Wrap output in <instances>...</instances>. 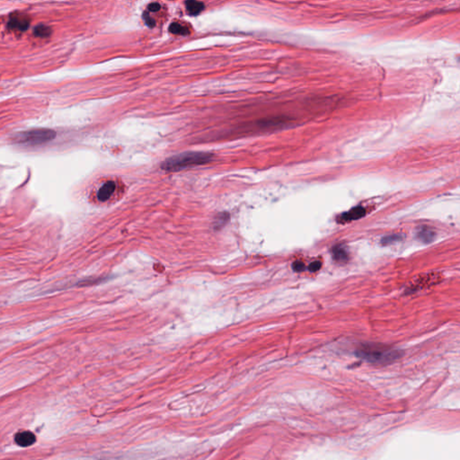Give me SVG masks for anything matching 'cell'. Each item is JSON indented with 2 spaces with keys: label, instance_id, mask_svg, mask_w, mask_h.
<instances>
[{
  "label": "cell",
  "instance_id": "obj_8",
  "mask_svg": "<svg viewBox=\"0 0 460 460\" xmlns=\"http://www.w3.org/2000/svg\"><path fill=\"white\" fill-rule=\"evenodd\" d=\"M115 188H116V185L114 182L112 181L106 182V184L100 188L97 193V198L101 201H106L107 199L111 198L112 193L115 191Z\"/></svg>",
  "mask_w": 460,
  "mask_h": 460
},
{
  "label": "cell",
  "instance_id": "obj_18",
  "mask_svg": "<svg viewBox=\"0 0 460 460\" xmlns=\"http://www.w3.org/2000/svg\"><path fill=\"white\" fill-rule=\"evenodd\" d=\"M321 267V261H316L312 262L310 265L308 266V270L310 272H317Z\"/></svg>",
  "mask_w": 460,
  "mask_h": 460
},
{
  "label": "cell",
  "instance_id": "obj_3",
  "mask_svg": "<svg viewBox=\"0 0 460 460\" xmlns=\"http://www.w3.org/2000/svg\"><path fill=\"white\" fill-rule=\"evenodd\" d=\"M56 131L50 129H34L20 132L15 139L19 143L26 145H41L53 140L56 138Z\"/></svg>",
  "mask_w": 460,
  "mask_h": 460
},
{
  "label": "cell",
  "instance_id": "obj_11",
  "mask_svg": "<svg viewBox=\"0 0 460 460\" xmlns=\"http://www.w3.org/2000/svg\"><path fill=\"white\" fill-rule=\"evenodd\" d=\"M333 257L338 262H346L348 261V253L342 245H336L333 248Z\"/></svg>",
  "mask_w": 460,
  "mask_h": 460
},
{
  "label": "cell",
  "instance_id": "obj_1",
  "mask_svg": "<svg viewBox=\"0 0 460 460\" xmlns=\"http://www.w3.org/2000/svg\"><path fill=\"white\" fill-rule=\"evenodd\" d=\"M213 155L207 152H185L169 157L161 164L165 171H179L186 168L204 165L212 159Z\"/></svg>",
  "mask_w": 460,
  "mask_h": 460
},
{
  "label": "cell",
  "instance_id": "obj_19",
  "mask_svg": "<svg viewBox=\"0 0 460 460\" xmlns=\"http://www.w3.org/2000/svg\"><path fill=\"white\" fill-rule=\"evenodd\" d=\"M148 9L150 12H157L160 10V5L158 3H151L148 6Z\"/></svg>",
  "mask_w": 460,
  "mask_h": 460
},
{
  "label": "cell",
  "instance_id": "obj_5",
  "mask_svg": "<svg viewBox=\"0 0 460 460\" xmlns=\"http://www.w3.org/2000/svg\"><path fill=\"white\" fill-rule=\"evenodd\" d=\"M441 276L438 275V274H430L429 276H424V278H419L417 279L416 281L414 283H413L411 287H412V290L413 291H415L417 289H423V288H427V287L431 286L435 283H438L440 282L441 280Z\"/></svg>",
  "mask_w": 460,
  "mask_h": 460
},
{
  "label": "cell",
  "instance_id": "obj_6",
  "mask_svg": "<svg viewBox=\"0 0 460 460\" xmlns=\"http://www.w3.org/2000/svg\"><path fill=\"white\" fill-rule=\"evenodd\" d=\"M15 442L20 447H29L36 442V437L31 431H20L15 436Z\"/></svg>",
  "mask_w": 460,
  "mask_h": 460
},
{
  "label": "cell",
  "instance_id": "obj_10",
  "mask_svg": "<svg viewBox=\"0 0 460 460\" xmlns=\"http://www.w3.org/2000/svg\"><path fill=\"white\" fill-rule=\"evenodd\" d=\"M435 232L429 228H422L418 231L417 236L423 243H430L435 238Z\"/></svg>",
  "mask_w": 460,
  "mask_h": 460
},
{
  "label": "cell",
  "instance_id": "obj_9",
  "mask_svg": "<svg viewBox=\"0 0 460 460\" xmlns=\"http://www.w3.org/2000/svg\"><path fill=\"white\" fill-rule=\"evenodd\" d=\"M187 11L191 15H197L199 13L202 12L205 8V6L202 2L199 1H187L185 2Z\"/></svg>",
  "mask_w": 460,
  "mask_h": 460
},
{
  "label": "cell",
  "instance_id": "obj_17",
  "mask_svg": "<svg viewBox=\"0 0 460 460\" xmlns=\"http://www.w3.org/2000/svg\"><path fill=\"white\" fill-rule=\"evenodd\" d=\"M398 238H399V236H385V237H384V238L382 239V243L385 244V245H388V244H391V243L397 241Z\"/></svg>",
  "mask_w": 460,
  "mask_h": 460
},
{
  "label": "cell",
  "instance_id": "obj_15",
  "mask_svg": "<svg viewBox=\"0 0 460 460\" xmlns=\"http://www.w3.org/2000/svg\"><path fill=\"white\" fill-rule=\"evenodd\" d=\"M143 19L144 21H145V23H146V25H148V26L150 27V28H152V27H154V26H155V20L152 18V17L150 16V15H149L148 13H144Z\"/></svg>",
  "mask_w": 460,
  "mask_h": 460
},
{
  "label": "cell",
  "instance_id": "obj_16",
  "mask_svg": "<svg viewBox=\"0 0 460 460\" xmlns=\"http://www.w3.org/2000/svg\"><path fill=\"white\" fill-rule=\"evenodd\" d=\"M292 268L295 272H299V273H300V272H303V271L305 270L306 266L305 264H304L302 261H297L293 263Z\"/></svg>",
  "mask_w": 460,
  "mask_h": 460
},
{
  "label": "cell",
  "instance_id": "obj_7",
  "mask_svg": "<svg viewBox=\"0 0 460 460\" xmlns=\"http://www.w3.org/2000/svg\"><path fill=\"white\" fill-rule=\"evenodd\" d=\"M365 214H366V211H365L364 208L356 207V208L352 209L351 211L342 214L339 218V222L344 223V222H350V221H353V220H357L359 218L364 217Z\"/></svg>",
  "mask_w": 460,
  "mask_h": 460
},
{
  "label": "cell",
  "instance_id": "obj_12",
  "mask_svg": "<svg viewBox=\"0 0 460 460\" xmlns=\"http://www.w3.org/2000/svg\"><path fill=\"white\" fill-rule=\"evenodd\" d=\"M33 34L36 37L47 38L51 34V28L47 25H40L33 30Z\"/></svg>",
  "mask_w": 460,
  "mask_h": 460
},
{
  "label": "cell",
  "instance_id": "obj_4",
  "mask_svg": "<svg viewBox=\"0 0 460 460\" xmlns=\"http://www.w3.org/2000/svg\"><path fill=\"white\" fill-rule=\"evenodd\" d=\"M30 25L29 20L20 15H10L8 21V27L10 29H15L18 31H25Z\"/></svg>",
  "mask_w": 460,
  "mask_h": 460
},
{
  "label": "cell",
  "instance_id": "obj_14",
  "mask_svg": "<svg viewBox=\"0 0 460 460\" xmlns=\"http://www.w3.org/2000/svg\"><path fill=\"white\" fill-rule=\"evenodd\" d=\"M230 219V215L228 213H221L218 215V218H216V221H215V227L217 229H220L224 226L227 221Z\"/></svg>",
  "mask_w": 460,
  "mask_h": 460
},
{
  "label": "cell",
  "instance_id": "obj_13",
  "mask_svg": "<svg viewBox=\"0 0 460 460\" xmlns=\"http://www.w3.org/2000/svg\"><path fill=\"white\" fill-rule=\"evenodd\" d=\"M169 31L174 33V34H179V35H187V34L190 33L189 29L187 27L180 25L178 23L171 24L169 26Z\"/></svg>",
  "mask_w": 460,
  "mask_h": 460
},
{
  "label": "cell",
  "instance_id": "obj_2",
  "mask_svg": "<svg viewBox=\"0 0 460 460\" xmlns=\"http://www.w3.org/2000/svg\"><path fill=\"white\" fill-rule=\"evenodd\" d=\"M356 354L361 359L371 363L386 364L398 360L401 356V352L383 344L367 343L358 349Z\"/></svg>",
  "mask_w": 460,
  "mask_h": 460
}]
</instances>
